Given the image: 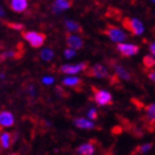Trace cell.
Listing matches in <instances>:
<instances>
[{
    "mask_svg": "<svg viewBox=\"0 0 155 155\" xmlns=\"http://www.w3.org/2000/svg\"><path fill=\"white\" fill-rule=\"evenodd\" d=\"M23 39L29 43L32 48H40L43 45L45 41V36L43 33L37 31H26L23 32Z\"/></svg>",
    "mask_w": 155,
    "mask_h": 155,
    "instance_id": "cell-1",
    "label": "cell"
},
{
    "mask_svg": "<svg viewBox=\"0 0 155 155\" xmlns=\"http://www.w3.org/2000/svg\"><path fill=\"white\" fill-rule=\"evenodd\" d=\"M122 26L126 30H129L130 32L134 36H139L143 32V25L139 19H132V18H123Z\"/></svg>",
    "mask_w": 155,
    "mask_h": 155,
    "instance_id": "cell-2",
    "label": "cell"
},
{
    "mask_svg": "<svg viewBox=\"0 0 155 155\" xmlns=\"http://www.w3.org/2000/svg\"><path fill=\"white\" fill-rule=\"evenodd\" d=\"M92 90H93V100L99 105L107 107V105L112 104V95H111V93H109V92L104 90L97 89L95 87H92Z\"/></svg>",
    "mask_w": 155,
    "mask_h": 155,
    "instance_id": "cell-3",
    "label": "cell"
},
{
    "mask_svg": "<svg viewBox=\"0 0 155 155\" xmlns=\"http://www.w3.org/2000/svg\"><path fill=\"white\" fill-rule=\"evenodd\" d=\"M102 32H103L105 36L109 37L112 41L121 42V41H124L126 39L125 33L123 32L120 28L113 26V25H107V26L105 27V29H104Z\"/></svg>",
    "mask_w": 155,
    "mask_h": 155,
    "instance_id": "cell-4",
    "label": "cell"
},
{
    "mask_svg": "<svg viewBox=\"0 0 155 155\" xmlns=\"http://www.w3.org/2000/svg\"><path fill=\"white\" fill-rule=\"evenodd\" d=\"M87 69V62H81L77 64H63L60 67V72L69 75H74L81 71H85Z\"/></svg>",
    "mask_w": 155,
    "mask_h": 155,
    "instance_id": "cell-5",
    "label": "cell"
},
{
    "mask_svg": "<svg viewBox=\"0 0 155 155\" xmlns=\"http://www.w3.org/2000/svg\"><path fill=\"white\" fill-rule=\"evenodd\" d=\"M85 74L87 77H93V78H107L109 77V72L103 65L97 63L94 64L91 68H87L85 70Z\"/></svg>",
    "mask_w": 155,
    "mask_h": 155,
    "instance_id": "cell-6",
    "label": "cell"
},
{
    "mask_svg": "<svg viewBox=\"0 0 155 155\" xmlns=\"http://www.w3.org/2000/svg\"><path fill=\"white\" fill-rule=\"evenodd\" d=\"M110 65L114 69L115 71V75L122 80H131L132 79V75L127 71V69H125L123 65H121L119 62H116L115 60H110Z\"/></svg>",
    "mask_w": 155,
    "mask_h": 155,
    "instance_id": "cell-7",
    "label": "cell"
},
{
    "mask_svg": "<svg viewBox=\"0 0 155 155\" xmlns=\"http://www.w3.org/2000/svg\"><path fill=\"white\" fill-rule=\"evenodd\" d=\"M116 50L121 53L122 57H131V55L137 53L140 50L139 45H125V43H119L116 45Z\"/></svg>",
    "mask_w": 155,
    "mask_h": 155,
    "instance_id": "cell-8",
    "label": "cell"
},
{
    "mask_svg": "<svg viewBox=\"0 0 155 155\" xmlns=\"http://www.w3.org/2000/svg\"><path fill=\"white\" fill-rule=\"evenodd\" d=\"M15 124V116L10 111L3 110L0 112V126L1 127H11Z\"/></svg>",
    "mask_w": 155,
    "mask_h": 155,
    "instance_id": "cell-9",
    "label": "cell"
},
{
    "mask_svg": "<svg viewBox=\"0 0 155 155\" xmlns=\"http://www.w3.org/2000/svg\"><path fill=\"white\" fill-rule=\"evenodd\" d=\"M10 9L13 12L21 13L26 11L29 7V0H10Z\"/></svg>",
    "mask_w": 155,
    "mask_h": 155,
    "instance_id": "cell-10",
    "label": "cell"
},
{
    "mask_svg": "<svg viewBox=\"0 0 155 155\" xmlns=\"http://www.w3.org/2000/svg\"><path fill=\"white\" fill-rule=\"evenodd\" d=\"M67 45H68L69 48L78 50V49L82 48L83 41H82V39L80 37L74 35V33H68L67 35Z\"/></svg>",
    "mask_w": 155,
    "mask_h": 155,
    "instance_id": "cell-11",
    "label": "cell"
},
{
    "mask_svg": "<svg viewBox=\"0 0 155 155\" xmlns=\"http://www.w3.org/2000/svg\"><path fill=\"white\" fill-rule=\"evenodd\" d=\"M62 84L64 85V87H72V89H77V90H80L81 87H82V80H81L80 78H77V77H67L64 78L63 80H62Z\"/></svg>",
    "mask_w": 155,
    "mask_h": 155,
    "instance_id": "cell-12",
    "label": "cell"
},
{
    "mask_svg": "<svg viewBox=\"0 0 155 155\" xmlns=\"http://www.w3.org/2000/svg\"><path fill=\"white\" fill-rule=\"evenodd\" d=\"M71 6H72L71 0H54L52 9H53V12L59 13V12H62L63 10L69 9Z\"/></svg>",
    "mask_w": 155,
    "mask_h": 155,
    "instance_id": "cell-13",
    "label": "cell"
},
{
    "mask_svg": "<svg viewBox=\"0 0 155 155\" xmlns=\"http://www.w3.org/2000/svg\"><path fill=\"white\" fill-rule=\"evenodd\" d=\"M12 144V136L9 132L0 133V147L2 150H8Z\"/></svg>",
    "mask_w": 155,
    "mask_h": 155,
    "instance_id": "cell-14",
    "label": "cell"
},
{
    "mask_svg": "<svg viewBox=\"0 0 155 155\" xmlns=\"http://www.w3.org/2000/svg\"><path fill=\"white\" fill-rule=\"evenodd\" d=\"M74 125L79 129H83V130H91L94 127V123L91 121V120L84 119V117H79V119L74 120Z\"/></svg>",
    "mask_w": 155,
    "mask_h": 155,
    "instance_id": "cell-15",
    "label": "cell"
},
{
    "mask_svg": "<svg viewBox=\"0 0 155 155\" xmlns=\"http://www.w3.org/2000/svg\"><path fill=\"white\" fill-rule=\"evenodd\" d=\"M94 151H95V149H94V146L91 143L82 144L77 149V153L80 155H92L94 153Z\"/></svg>",
    "mask_w": 155,
    "mask_h": 155,
    "instance_id": "cell-16",
    "label": "cell"
},
{
    "mask_svg": "<svg viewBox=\"0 0 155 155\" xmlns=\"http://www.w3.org/2000/svg\"><path fill=\"white\" fill-rule=\"evenodd\" d=\"M144 111H145V113H146V116H144L145 120L155 122V103L145 105V107H144Z\"/></svg>",
    "mask_w": 155,
    "mask_h": 155,
    "instance_id": "cell-17",
    "label": "cell"
},
{
    "mask_svg": "<svg viewBox=\"0 0 155 155\" xmlns=\"http://www.w3.org/2000/svg\"><path fill=\"white\" fill-rule=\"evenodd\" d=\"M54 57V52L50 48H43L40 51V58L45 62H50Z\"/></svg>",
    "mask_w": 155,
    "mask_h": 155,
    "instance_id": "cell-18",
    "label": "cell"
},
{
    "mask_svg": "<svg viewBox=\"0 0 155 155\" xmlns=\"http://www.w3.org/2000/svg\"><path fill=\"white\" fill-rule=\"evenodd\" d=\"M65 28H67V30H68L69 32H81L82 30H81V26L79 25L78 22H75V21H73V20H67L65 21Z\"/></svg>",
    "mask_w": 155,
    "mask_h": 155,
    "instance_id": "cell-19",
    "label": "cell"
},
{
    "mask_svg": "<svg viewBox=\"0 0 155 155\" xmlns=\"http://www.w3.org/2000/svg\"><path fill=\"white\" fill-rule=\"evenodd\" d=\"M152 143H147V144H144V145L141 146H136L135 150H133L132 154H142V153H145L146 151H149L151 147H152Z\"/></svg>",
    "mask_w": 155,
    "mask_h": 155,
    "instance_id": "cell-20",
    "label": "cell"
},
{
    "mask_svg": "<svg viewBox=\"0 0 155 155\" xmlns=\"http://www.w3.org/2000/svg\"><path fill=\"white\" fill-rule=\"evenodd\" d=\"M143 64L147 69L153 68V67H155V59L153 57H151V55H145L143 58Z\"/></svg>",
    "mask_w": 155,
    "mask_h": 155,
    "instance_id": "cell-21",
    "label": "cell"
},
{
    "mask_svg": "<svg viewBox=\"0 0 155 155\" xmlns=\"http://www.w3.org/2000/svg\"><path fill=\"white\" fill-rule=\"evenodd\" d=\"M17 57V53L16 51H13V50H7V51L2 52L1 54H0V59L1 60H8V59H13Z\"/></svg>",
    "mask_w": 155,
    "mask_h": 155,
    "instance_id": "cell-22",
    "label": "cell"
},
{
    "mask_svg": "<svg viewBox=\"0 0 155 155\" xmlns=\"http://www.w3.org/2000/svg\"><path fill=\"white\" fill-rule=\"evenodd\" d=\"M41 82L45 85H52V84L54 83V78L50 77V75H45V77H43L41 79Z\"/></svg>",
    "mask_w": 155,
    "mask_h": 155,
    "instance_id": "cell-23",
    "label": "cell"
},
{
    "mask_svg": "<svg viewBox=\"0 0 155 155\" xmlns=\"http://www.w3.org/2000/svg\"><path fill=\"white\" fill-rule=\"evenodd\" d=\"M63 54H64L65 59H72L75 55V49L69 48V47H68V48L64 50Z\"/></svg>",
    "mask_w": 155,
    "mask_h": 155,
    "instance_id": "cell-24",
    "label": "cell"
},
{
    "mask_svg": "<svg viewBox=\"0 0 155 155\" xmlns=\"http://www.w3.org/2000/svg\"><path fill=\"white\" fill-rule=\"evenodd\" d=\"M9 27L11 29L13 30H17V31H21V30L25 29V26H23L22 23H19V22H12V23H9Z\"/></svg>",
    "mask_w": 155,
    "mask_h": 155,
    "instance_id": "cell-25",
    "label": "cell"
},
{
    "mask_svg": "<svg viewBox=\"0 0 155 155\" xmlns=\"http://www.w3.org/2000/svg\"><path fill=\"white\" fill-rule=\"evenodd\" d=\"M87 117H90L91 120H95L97 119V111L95 110V109H91L89 112H87Z\"/></svg>",
    "mask_w": 155,
    "mask_h": 155,
    "instance_id": "cell-26",
    "label": "cell"
},
{
    "mask_svg": "<svg viewBox=\"0 0 155 155\" xmlns=\"http://www.w3.org/2000/svg\"><path fill=\"white\" fill-rule=\"evenodd\" d=\"M27 92H28V94H29L31 97H36L37 91H36V87H35V85H29V87H28V89H27Z\"/></svg>",
    "mask_w": 155,
    "mask_h": 155,
    "instance_id": "cell-27",
    "label": "cell"
},
{
    "mask_svg": "<svg viewBox=\"0 0 155 155\" xmlns=\"http://www.w3.org/2000/svg\"><path fill=\"white\" fill-rule=\"evenodd\" d=\"M55 93L58 94V95H60V97H65V95H67V94H65V92H64V90H63L61 87H55Z\"/></svg>",
    "mask_w": 155,
    "mask_h": 155,
    "instance_id": "cell-28",
    "label": "cell"
},
{
    "mask_svg": "<svg viewBox=\"0 0 155 155\" xmlns=\"http://www.w3.org/2000/svg\"><path fill=\"white\" fill-rule=\"evenodd\" d=\"M146 73H147V77H149L152 81H154L155 82V71H151V70H149Z\"/></svg>",
    "mask_w": 155,
    "mask_h": 155,
    "instance_id": "cell-29",
    "label": "cell"
},
{
    "mask_svg": "<svg viewBox=\"0 0 155 155\" xmlns=\"http://www.w3.org/2000/svg\"><path fill=\"white\" fill-rule=\"evenodd\" d=\"M150 51L152 52V54L155 55V42H154V43H151V45H150Z\"/></svg>",
    "mask_w": 155,
    "mask_h": 155,
    "instance_id": "cell-30",
    "label": "cell"
},
{
    "mask_svg": "<svg viewBox=\"0 0 155 155\" xmlns=\"http://www.w3.org/2000/svg\"><path fill=\"white\" fill-rule=\"evenodd\" d=\"M5 17V9L2 8V6H0V18Z\"/></svg>",
    "mask_w": 155,
    "mask_h": 155,
    "instance_id": "cell-31",
    "label": "cell"
},
{
    "mask_svg": "<svg viewBox=\"0 0 155 155\" xmlns=\"http://www.w3.org/2000/svg\"><path fill=\"white\" fill-rule=\"evenodd\" d=\"M0 79H1V80H5V79H6V75L3 74V73H0Z\"/></svg>",
    "mask_w": 155,
    "mask_h": 155,
    "instance_id": "cell-32",
    "label": "cell"
},
{
    "mask_svg": "<svg viewBox=\"0 0 155 155\" xmlns=\"http://www.w3.org/2000/svg\"><path fill=\"white\" fill-rule=\"evenodd\" d=\"M153 1H154V2H155V0H153Z\"/></svg>",
    "mask_w": 155,
    "mask_h": 155,
    "instance_id": "cell-33",
    "label": "cell"
}]
</instances>
